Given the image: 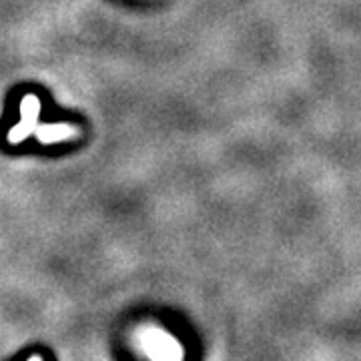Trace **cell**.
Returning a JSON list of instances; mask_svg holds the SVG:
<instances>
[{
    "instance_id": "cell-1",
    "label": "cell",
    "mask_w": 361,
    "mask_h": 361,
    "mask_svg": "<svg viewBox=\"0 0 361 361\" xmlns=\"http://www.w3.org/2000/svg\"><path fill=\"white\" fill-rule=\"evenodd\" d=\"M142 349L153 361H180L183 351L179 343L161 329H145L141 336Z\"/></svg>"
},
{
    "instance_id": "cell-2",
    "label": "cell",
    "mask_w": 361,
    "mask_h": 361,
    "mask_svg": "<svg viewBox=\"0 0 361 361\" xmlns=\"http://www.w3.org/2000/svg\"><path fill=\"white\" fill-rule=\"evenodd\" d=\"M40 115V101L35 94L25 97V101L20 103V123L8 133V141L20 142L28 139L30 135H35V129L39 125Z\"/></svg>"
},
{
    "instance_id": "cell-3",
    "label": "cell",
    "mask_w": 361,
    "mask_h": 361,
    "mask_svg": "<svg viewBox=\"0 0 361 361\" xmlns=\"http://www.w3.org/2000/svg\"><path fill=\"white\" fill-rule=\"evenodd\" d=\"M35 135L42 142H59L77 137L78 130L77 127H71V125H37Z\"/></svg>"
}]
</instances>
